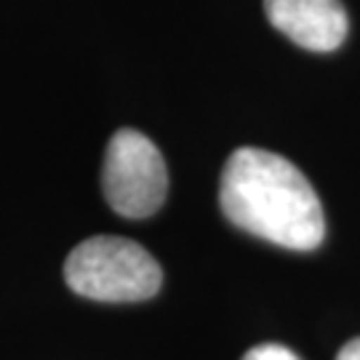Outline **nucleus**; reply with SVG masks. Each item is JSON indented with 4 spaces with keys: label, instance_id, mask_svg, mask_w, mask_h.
<instances>
[{
    "label": "nucleus",
    "instance_id": "nucleus-1",
    "mask_svg": "<svg viewBox=\"0 0 360 360\" xmlns=\"http://www.w3.org/2000/svg\"><path fill=\"white\" fill-rule=\"evenodd\" d=\"M219 203L235 227L291 251L323 243L326 217L318 193L283 155L243 147L221 174Z\"/></svg>",
    "mask_w": 360,
    "mask_h": 360
},
{
    "label": "nucleus",
    "instance_id": "nucleus-2",
    "mask_svg": "<svg viewBox=\"0 0 360 360\" xmlns=\"http://www.w3.org/2000/svg\"><path fill=\"white\" fill-rule=\"evenodd\" d=\"M65 278L75 294L94 302H144L158 294L163 272L139 243L96 235L67 257Z\"/></svg>",
    "mask_w": 360,
    "mask_h": 360
},
{
    "label": "nucleus",
    "instance_id": "nucleus-3",
    "mask_svg": "<svg viewBox=\"0 0 360 360\" xmlns=\"http://www.w3.org/2000/svg\"><path fill=\"white\" fill-rule=\"evenodd\" d=\"M102 187L110 208L120 217H153L168 193L166 160L144 134L120 129L107 144Z\"/></svg>",
    "mask_w": 360,
    "mask_h": 360
},
{
    "label": "nucleus",
    "instance_id": "nucleus-4",
    "mask_svg": "<svg viewBox=\"0 0 360 360\" xmlns=\"http://www.w3.org/2000/svg\"><path fill=\"white\" fill-rule=\"evenodd\" d=\"M270 25L307 51H334L347 38L342 0H264Z\"/></svg>",
    "mask_w": 360,
    "mask_h": 360
},
{
    "label": "nucleus",
    "instance_id": "nucleus-5",
    "mask_svg": "<svg viewBox=\"0 0 360 360\" xmlns=\"http://www.w3.org/2000/svg\"><path fill=\"white\" fill-rule=\"evenodd\" d=\"M243 360H299V355L283 345H259V347L248 349Z\"/></svg>",
    "mask_w": 360,
    "mask_h": 360
},
{
    "label": "nucleus",
    "instance_id": "nucleus-6",
    "mask_svg": "<svg viewBox=\"0 0 360 360\" xmlns=\"http://www.w3.org/2000/svg\"><path fill=\"white\" fill-rule=\"evenodd\" d=\"M336 360H360V339L347 342V345L342 347V352H339V358Z\"/></svg>",
    "mask_w": 360,
    "mask_h": 360
}]
</instances>
